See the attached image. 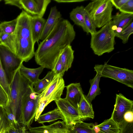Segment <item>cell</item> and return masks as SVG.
<instances>
[{
    "mask_svg": "<svg viewBox=\"0 0 133 133\" xmlns=\"http://www.w3.org/2000/svg\"><path fill=\"white\" fill-rule=\"evenodd\" d=\"M75 36L73 25L68 20L60 18L50 34L39 44L34 56L36 63L52 70L63 49L71 45Z\"/></svg>",
    "mask_w": 133,
    "mask_h": 133,
    "instance_id": "1",
    "label": "cell"
},
{
    "mask_svg": "<svg viewBox=\"0 0 133 133\" xmlns=\"http://www.w3.org/2000/svg\"><path fill=\"white\" fill-rule=\"evenodd\" d=\"M32 16L23 10L16 18L15 29L11 34V51L23 62L34 56V43L31 30Z\"/></svg>",
    "mask_w": 133,
    "mask_h": 133,
    "instance_id": "2",
    "label": "cell"
},
{
    "mask_svg": "<svg viewBox=\"0 0 133 133\" xmlns=\"http://www.w3.org/2000/svg\"><path fill=\"white\" fill-rule=\"evenodd\" d=\"M20 67L15 72L10 83L9 104L7 106L16 116L19 123L23 98L31 85H32L21 74Z\"/></svg>",
    "mask_w": 133,
    "mask_h": 133,
    "instance_id": "3",
    "label": "cell"
},
{
    "mask_svg": "<svg viewBox=\"0 0 133 133\" xmlns=\"http://www.w3.org/2000/svg\"><path fill=\"white\" fill-rule=\"evenodd\" d=\"M112 26L111 20L100 30L91 34L90 47L95 54L101 56L114 50L115 36Z\"/></svg>",
    "mask_w": 133,
    "mask_h": 133,
    "instance_id": "4",
    "label": "cell"
},
{
    "mask_svg": "<svg viewBox=\"0 0 133 133\" xmlns=\"http://www.w3.org/2000/svg\"><path fill=\"white\" fill-rule=\"evenodd\" d=\"M113 5L110 0H94L85 7L96 28L102 27L112 19Z\"/></svg>",
    "mask_w": 133,
    "mask_h": 133,
    "instance_id": "5",
    "label": "cell"
},
{
    "mask_svg": "<svg viewBox=\"0 0 133 133\" xmlns=\"http://www.w3.org/2000/svg\"><path fill=\"white\" fill-rule=\"evenodd\" d=\"M39 94L34 92L32 85L23 98L20 123L27 129L30 127L35 118L39 105Z\"/></svg>",
    "mask_w": 133,
    "mask_h": 133,
    "instance_id": "6",
    "label": "cell"
},
{
    "mask_svg": "<svg viewBox=\"0 0 133 133\" xmlns=\"http://www.w3.org/2000/svg\"><path fill=\"white\" fill-rule=\"evenodd\" d=\"M94 69L101 77L111 78L133 89V70L111 65L106 63L104 64L96 65Z\"/></svg>",
    "mask_w": 133,
    "mask_h": 133,
    "instance_id": "7",
    "label": "cell"
},
{
    "mask_svg": "<svg viewBox=\"0 0 133 133\" xmlns=\"http://www.w3.org/2000/svg\"><path fill=\"white\" fill-rule=\"evenodd\" d=\"M0 58L10 84L15 72L23 62L8 48L1 43Z\"/></svg>",
    "mask_w": 133,
    "mask_h": 133,
    "instance_id": "8",
    "label": "cell"
},
{
    "mask_svg": "<svg viewBox=\"0 0 133 133\" xmlns=\"http://www.w3.org/2000/svg\"><path fill=\"white\" fill-rule=\"evenodd\" d=\"M63 76L55 75L50 83L40 94L39 101L46 99L50 102L61 98L65 87Z\"/></svg>",
    "mask_w": 133,
    "mask_h": 133,
    "instance_id": "9",
    "label": "cell"
},
{
    "mask_svg": "<svg viewBox=\"0 0 133 133\" xmlns=\"http://www.w3.org/2000/svg\"><path fill=\"white\" fill-rule=\"evenodd\" d=\"M133 110V101L121 93L116 94V101L111 118L119 124L124 120V115L127 111Z\"/></svg>",
    "mask_w": 133,
    "mask_h": 133,
    "instance_id": "10",
    "label": "cell"
},
{
    "mask_svg": "<svg viewBox=\"0 0 133 133\" xmlns=\"http://www.w3.org/2000/svg\"><path fill=\"white\" fill-rule=\"evenodd\" d=\"M64 118V122L68 127L72 125L75 122L81 120L78 110L65 98H61L54 101Z\"/></svg>",
    "mask_w": 133,
    "mask_h": 133,
    "instance_id": "11",
    "label": "cell"
},
{
    "mask_svg": "<svg viewBox=\"0 0 133 133\" xmlns=\"http://www.w3.org/2000/svg\"><path fill=\"white\" fill-rule=\"evenodd\" d=\"M51 0H20L21 9L31 16H44Z\"/></svg>",
    "mask_w": 133,
    "mask_h": 133,
    "instance_id": "12",
    "label": "cell"
},
{
    "mask_svg": "<svg viewBox=\"0 0 133 133\" xmlns=\"http://www.w3.org/2000/svg\"><path fill=\"white\" fill-rule=\"evenodd\" d=\"M28 129L30 133H68L69 127L64 121H59L48 125L30 127Z\"/></svg>",
    "mask_w": 133,
    "mask_h": 133,
    "instance_id": "13",
    "label": "cell"
},
{
    "mask_svg": "<svg viewBox=\"0 0 133 133\" xmlns=\"http://www.w3.org/2000/svg\"><path fill=\"white\" fill-rule=\"evenodd\" d=\"M66 87V94L65 98L71 104L78 109L79 104L84 95L80 83H71Z\"/></svg>",
    "mask_w": 133,
    "mask_h": 133,
    "instance_id": "14",
    "label": "cell"
},
{
    "mask_svg": "<svg viewBox=\"0 0 133 133\" xmlns=\"http://www.w3.org/2000/svg\"><path fill=\"white\" fill-rule=\"evenodd\" d=\"M133 14L121 12L112 16V23L116 28L114 31L115 36L127 27L133 22Z\"/></svg>",
    "mask_w": 133,
    "mask_h": 133,
    "instance_id": "15",
    "label": "cell"
},
{
    "mask_svg": "<svg viewBox=\"0 0 133 133\" xmlns=\"http://www.w3.org/2000/svg\"><path fill=\"white\" fill-rule=\"evenodd\" d=\"M62 18V15L56 6L52 7L48 18L45 23L39 40L43 41L52 30L58 20Z\"/></svg>",
    "mask_w": 133,
    "mask_h": 133,
    "instance_id": "16",
    "label": "cell"
},
{
    "mask_svg": "<svg viewBox=\"0 0 133 133\" xmlns=\"http://www.w3.org/2000/svg\"><path fill=\"white\" fill-rule=\"evenodd\" d=\"M68 133H103L93 123H86L80 120L69 127Z\"/></svg>",
    "mask_w": 133,
    "mask_h": 133,
    "instance_id": "17",
    "label": "cell"
},
{
    "mask_svg": "<svg viewBox=\"0 0 133 133\" xmlns=\"http://www.w3.org/2000/svg\"><path fill=\"white\" fill-rule=\"evenodd\" d=\"M84 94L79 104L78 111L80 117L82 121L88 118L93 119L94 112L92 104Z\"/></svg>",
    "mask_w": 133,
    "mask_h": 133,
    "instance_id": "18",
    "label": "cell"
},
{
    "mask_svg": "<svg viewBox=\"0 0 133 133\" xmlns=\"http://www.w3.org/2000/svg\"><path fill=\"white\" fill-rule=\"evenodd\" d=\"M46 20L37 15L32 16L31 30L35 43L39 41Z\"/></svg>",
    "mask_w": 133,
    "mask_h": 133,
    "instance_id": "19",
    "label": "cell"
},
{
    "mask_svg": "<svg viewBox=\"0 0 133 133\" xmlns=\"http://www.w3.org/2000/svg\"><path fill=\"white\" fill-rule=\"evenodd\" d=\"M44 68L40 66L37 68L31 69L24 66L22 63L19 70L21 74L33 85L39 79V77L42 72Z\"/></svg>",
    "mask_w": 133,
    "mask_h": 133,
    "instance_id": "20",
    "label": "cell"
},
{
    "mask_svg": "<svg viewBox=\"0 0 133 133\" xmlns=\"http://www.w3.org/2000/svg\"><path fill=\"white\" fill-rule=\"evenodd\" d=\"M74 53L71 46L69 45L63 49L60 54L59 57L65 71L71 67L74 59Z\"/></svg>",
    "mask_w": 133,
    "mask_h": 133,
    "instance_id": "21",
    "label": "cell"
},
{
    "mask_svg": "<svg viewBox=\"0 0 133 133\" xmlns=\"http://www.w3.org/2000/svg\"><path fill=\"white\" fill-rule=\"evenodd\" d=\"M64 121V118L62 114L57 108L47 113L41 115L37 121L38 123L44 124L46 122H49L58 119Z\"/></svg>",
    "mask_w": 133,
    "mask_h": 133,
    "instance_id": "22",
    "label": "cell"
},
{
    "mask_svg": "<svg viewBox=\"0 0 133 133\" xmlns=\"http://www.w3.org/2000/svg\"><path fill=\"white\" fill-rule=\"evenodd\" d=\"M85 7L81 5L73 9L70 13V18L76 25L81 26L83 29L84 27V14Z\"/></svg>",
    "mask_w": 133,
    "mask_h": 133,
    "instance_id": "23",
    "label": "cell"
},
{
    "mask_svg": "<svg viewBox=\"0 0 133 133\" xmlns=\"http://www.w3.org/2000/svg\"><path fill=\"white\" fill-rule=\"evenodd\" d=\"M101 77L99 74L96 73L95 77L89 81L91 87L89 92L87 95H86V97L91 103L95 99L97 96L100 95L101 93L99 84Z\"/></svg>",
    "mask_w": 133,
    "mask_h": 133,
    "instance_id": "24",
    "label": "cell"
},
{
    "mask_svg": "<svg viewBox=\"0 0 133 133\" xmlns=\"http://www.w3.org/2000/svg\"><path fill=\"white\" fill-rule=\"evenodd\" d=\"M103 133H119V124L111 118L105 120L101 124L96 125Z\"/></svg>",
    "mask_w": 133,
    "mask_h": 133,
    "instance_id": "25",
    "label": "cell"
},
{
    "mask_svg": "<svg viewBox=\"0 0 133 133\" xmlns=\"http://www.w3.org/2000/svg\"><path fill=\"white\" fill-rule=\"evenodd\" d=\"M55 75L53 71H48L43 78L41 79H39L34 84V92L38 94L41 93L50 83Z\"/></svg>",
    "mask_w": 133,
    "mask_h": 133,
    "instance_id": "26",
    "label": "cell"
},
{
    "mask_svg": "<svg viewBox=\"0 0 133 133\" xmlns=\"http://www.w3.org/2000/svg\"><path fill=\"white\" fill-rule=\"evenodd\" d=\"M17 19V18L11 21H4L0 23V32L12 34L16 28Z\"/></svg>",
    "mask_w": 133,
    "mask_h": 133,
    "instance_id": "27",
    "label": "cell"
},
{
    "mask_svg": "<svg viewBox=\"0 0 133 133\" xmlns=\"http://www.w3.org/2000/svg\"><path fill=\"white\" fill-rule=\"evenodd\" d=\"M84 27L83 29L87 34H91L96 32V27L87 12L85 10L84 14Z\"/></svg>",
    "mask_w": 133,
    "mask_h": 133,
    "instance_id": "28",
    "label": "cell"
},
{
    "mask_svg": "<svg viewBox=\"0 0 133 133\" xmlns=\"http://www.w3.org/2000/svg\"><path fill=\"white\" fill-rule=\"evenodd\" d=\"M0 84L9 97L10 93V84L9 82L0 58Z\"/></svg>",
    "mask_w": 133,
    "mask_h": 133,
    "instance_id": "29",
    "label": "cell"
},
{
    "mask_svg": "<svg viewBox=\"0 0 133 133\" xmlns=\"http://www.w3.org/2000/svg\"><path fill=\"white\" fill-rule=\"evenodd\" d=\"M133 33V22L123 30L116 37L121 39L122 43L125 44L128 42L130 36Z\"/></svg>",
    "mask_w": 133,
    "mask_h": 133,
    "instance_id": "30",
    "label": "cell"
},
{
    "mask_svg": "<svg viewBox=\"0 0 133 133\" xmlns=\"http://www.w3.org/2000/svg\"><path fill=\"white\" fill-rule=\"evenodd\" d=\"M119 125V133H133V122H128L124 120Z\"/></svg>",
    "mask_w": 133,
    "mask_h": 133,
    "instance_id": "31",
    "label": "cell"
},
{
    "mask_svg": "<svg viewBox=\"0 0 133 133\" xmlns=\"http://www.w3.org/2000/svg\"><path fill=\"white\" fill-rule=\"evenodd\" d=\"M7 118L10 123H13L15 127L19 129L21 126L17 121L16 116L12 113L10 109L8 106L4 107Z\"/></svg>",
    "mask_w": 133,
    "mask_h": 133,
    "instance_id": "32",
    "label": "cell"
},
{
    "mask_svg": "<svg viewBox=\"0 0 133 133\" xmlns=\"http://www.w3.org/2000/svg\"><path fill=\"white\" fill-rule=\"evenodd\" d=\"M11 34L0 32L1 43L8 48L11 51Z\"/></svg>",
    "mask_w": 133,
    "mask_h": 133,
    "instance_id": "33",
    "label": "cell"
},
{
    "mask_svg": "<svg viewBox=\"0 0 133 133\" xmlns=\"http://www.w3.org/2000/svg\"><path fill=\"white\" fill-rule=\"evenodd\" d=\"M119 10L121 12L133 14V0H128Z\"/></svg>",
    "mask_w": 133,
    "mask_h": 133,
    "instance_id": "34",
    "label": "cell"
},
{
    "mask_svg": "<svg viewBox=\"0 0 133 133\" xmlns=\"http://www.w3.org/2000/svg\"><path fill=\"white\" fill-rule=\"evenodd\" d=\"M9 101L8 95L0 84V106L4 107L8 106Z\"/></svg>",
    "mask_w": 133,
    "mask_h": 133,
    "instance_id": "35",
    "label": "cell"
},
{
    "mask_svg": "<svg viewBox=\"0 0 133 133\" xmlns=\"http://www.w3.org/2000/svg\"><path fill=\"white\" fill-rule=\"evenodd\" d=\"M55 75L60 74L63 76L65 71L61 62L59 56L56 61L53 69Z\"/></svg>",
    "mask_w": 133,
    "mask_h": 133,
    "instance_id": "36",
    "label": "cell"
},
{
    "mask_svg": "<svg viewBox=\"0 0 133 133\" xmlns=\"http://www.w3.org/2000/svg\"><path fill=\"white\" fill-rule=\"evenodd\" d=\"M0 120L5 130L9 125L10 122L7 117L4 107L1 106H0Z\"/></svg>",
    "mask_w": 133,
    "mask_h": 133,
    "instance_id": "37",
    "label": "cell"
},
{
    "mask_svg": "<svg viewBox=\"0 0 133 133\" xmlns=\"http://www.w3.org/2000/svg\"><path fill=\"white\" fill-rule=\"evenodd\" d=\"M113 6L117 9H119L128 0H110Z\"/></svg>",
    "mask_w": 133,
    "mask_h": 133,
    "instance_id": "38",
    "label": "cell"
},
{
    "mask_svg": "<svg viewBox=\"0 0 133 133\" xmlns=\"http://www.w3.org/2000/svg\"><path fill=\"white\" fill-rule=\"evenodd\" d=\"M5 131L6 133H20L19 129L16 128L14 124L12 123H10Z\"/></svg>",
    "mask_w": 133,
    "mask_h": 133,
    "instance_id": "39",
    "label": "cell"
},
{
    "mask_svg": "<svg viewBox=\"0 0 133 133\" xmlns=\"http://www.w3.org/2000/svg\"><path fill=\"white\" fill-rule=\"evenodd\" d=\"M124 120L128 122H133V110L126 112L124 115Z\"/></svg>",
    "mask_w": 133,
    "mask_h": 133,
    "instance_id": "40",
    "label": "cell"
},
{
    "mask_svg": "<svg viewBox=\"0 0 133 133\" xmlns=\"http://www.w3.org/2000/svg\"><path fill=\"white\" fill-rule=\"evenodd\" d=\"M20 0H5V3L15 6L21 9V6L20 2Z\"/></svg>",
    "mask_w": 133,
    "mask_h": 133,
    "instance_id": "41",
    "label": "cell"
},
{
    "mask_svg": "<svg viewBox=\"0 0 133 133\" xmlns=\"http://www.w3.org/2000/svg\"><path fill=\"white\" fill-rule=\"evenodd\" d=\"M54 1L58 3H70L80 2L85 1L84 0H54Z\"/></svg>",
    "mask_w": 133,
    "mask_h": 133,
    "instance_id": "42",
    "label": "cell"
},
{
    "mask_svg": "<svg viewBox=\"0 0 133 133\" xmlns=\"http://www.w3.org/2000/svg\"><path fill=\"white\" fill-rule=\"evenodd\" d=\"M20 133H29V132L28 131L25 127L23 126H21L19 129Z\"/></svg>",
    "mask_w": 133,
    "mask_h": 133,
    "instance_id": "43",
    "label": "cell"
},
{
    "mask_svg": "<svg viewBox=\"0 0 133 133\" xmlns=\"http://www.w3.org/2000/svg\"><path fill=\"white\" fill-rule=\"evenodd\" d=\"M4 129L2 123L1 121H0V129Z\"/></svg>",
    "mask_w": 133,
    "mask_h": 133,
    "instance_id": "44",
    "label": "cell"
},
{
    "mask_svg": "<svg viewBox=\"0 0 133 133\" xmlns=\"http://www.w3.org/2000/svg\"><path fill=\"white\" fill-rule=\"evenodd\" d=\"M1 133H6L5 131V130L3 129V130Z\"/></svg>",
    "mask_w": 133,
    "mask_h": 133,
    "instance_id": "45",
    "label": "cell"
},
{
    "mask_svg": "<svg viewBox=\"0 0 133 133\" xmlns=\"http://www.w3.org/2000/svg\"><path fill=\"white\" fill-rule=\"evenodd\" d=\"M3 129H0V133H1V132H2L3 130Z\"/></svg>",
    "mask_w": 133,
    "mask_h": 133,
    "instance_id": "46",
    "label": "cell"
},
{
    "mask_svg": "<svg viewBox=\"0 0 133 133\" xmlns=\"http://www.w3.org/2000/svg\"><path fill=\"white\" fill-rule=\"evenodd\" d=\"M0 43H1V40H0Z\"/></svg>",
    "mask_w": 133,
    "mask_h": 133,
    "instance_id": "47",
    "label": "cell"
}]
</instances>
